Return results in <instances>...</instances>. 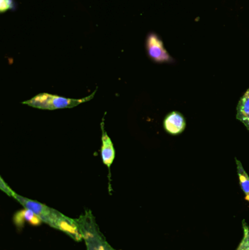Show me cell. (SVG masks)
Returning <instances> with one entry per match:
<instances>
[{"mask_svg":"<svg viewBox=\"0 0 249 250\" xmlns=\"http://www.w3.org/2000/svg\"><path fill=\"white\" fill-rule=\"evenodd\" d=\"M0 189L1 191L7 194L8 196L11 197L13 190L7 185V183L4 182L2 178L0 177Z\"/></svg>","mask_w":249,"mask_h":250,"instance_id":"obj_12","label":"cell"},{"mask_svg":"<svg viewBox=\"0 0 249 250\" xmlns=\"http://www.w3.org/2000/svg\"><path fill=\"white\" fill-rule=\"evenodd\" d=\"M237 171L239 177L240 185L245 194V199L249 202V176L243 167L241 162L236 159Z\"/></svg>","mask_w":249,"mask_h":250,"instance_id":"obj_9","label":"cell"},{"mask_svg":"<svg viewBox=\"0 0 249 250\" xmlns=\"http://www.w3.org/2000/svg\"><path fill=\"white\" fill-rule=\"evenodd\" d=\"M76 220L86 250H117L108 243L90 210H86Z\"/></svg>","mask_w":249,"mask_h":250,"instance_id":"obj_2","label":"cell"},{"mask_svg":"<svg viewBox=\"0 0 249 250\" xmlns=\"http://www.w3.org/2000/svg\"><path fill=\"white\" fill-rule=\"evenodd\" d=\"M11 197L21 204L23 208H29L33 211L39 217L42 223L68 235L76 242L83 240L76 219L70 218L57 210L38 201L21 196L14 191L12 193Z\"/></svg>","mask_w":249,"mask_h":250,"instance_id":"obj_1","label":"cell"},{"mask_svg":"<svg viewBox=\"0 0 249 250\" xmlns=\"http://www.w3.org/2000/svg\"><path fill=\"white\" fill-rule=\"evenodd\" d=\"M236 118L249 131V88L241 97L237 105Z\"/></svg>","mask_w":249,"mask_h":250,"instance_id":"obj_8","label":"cell"},{"mask_svg":"<svg viewBox=\"0 0 249 250\" xmlns=\"http://www.w3.org/2000/svg\"><path fill=\"white\" fill-rule=\"evenodd\" d=\"M102 147H101V157L102 163L105 166L111 168L115 157V148L112 140L108 136L105 129H104L103 121L102 123Z\"/></svg>","mask_w":249,"mask_h":250,"instance_id":"obj_6","label":"cell"},{"mask_svg":"<svg viewBox=\"0 0 249 250\" xmlns=\"http://www.w3.org/2000/svg\"><path fill=\"white\" fill-rule=\"evenodd\" d=\"M13 222L19 229L23 228L26 223L34 226H39L42 223L40 219L33 211L26 208H23L15 214Z\"/></svg>","mask_w":249,"mask_h":250,"instance_id":"obj_7","label":"cell"},{"mask_svg":"<svg viewBox=\"0 0 249 250\" xmlns=\"http://www.w3.org/2000/svg\"><path fill=\"white\" fill-rule=\"evenodd\" d=\"M243 228L244 236L236 250H249V227L246 223L245 220L243 221Z\"/></svg>","mask_w":249,"mask_h":250,"instance_id":"obj_10","label":"cell"},{"mask_svg":"<svg viewBox=\"0 0 249 250\" xmlns=\"http://www.w3.org/2000/svg\"><path fill=\"white\" fill-rule=\"evenodd\" d=\"M164 129L172 135H179L186 129L187 123L184 116L178 111H172L165 117L163 122Z\"/></svg>","mask_w":249,"mask_h":250,"instance_id":"obj_5","label":"cell"},{"mask_svg":"<svg viewBox=\"0 0 249 250\" xmlns=\"http://www.w3.org/2000/svg\"><path fill=\"white\" fill-rule=\"evenodd\" d=\"M96 89L89 96L81 99H73L49 93H40L35 95L29 101H23L22 104L29 105L32 108L41 110L63 109V108H73L81 104L88 102L95 98Z\"/></svg>","mask_w":249,"mask_h":250,"instance_id":"obj_3","label":"cell"},{"mask_svg":"<svg viewBox=\"0 0 249 250\" xmlns=\"http://www.w3.org/2000/svg\"><path fill=\"white\" fill-rule=\"evenodd\" d=\"M146 51L152 61L156 63H170L173 59L164 46L163 42L156 34L150 33L146 39Z\"/></svg>","mask_w":249,"mask_h":250,"instance_id":"obj_4","label":"cell"},{"mask_svg":"<svg viewBox=\"0 0 249 250\" xmlns=\"http://www.w3.org/2000/svg\"><path fill=\"white\" fill-rule=\"evenodd\" d=\"M13 1L12 0H0V11L4 13L13 7Z\"/></svg>","mask_w":249,"mask_h":250,"instance_id":"obj_11","label":"cell"}]
</instances>
